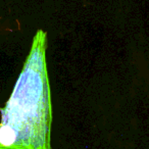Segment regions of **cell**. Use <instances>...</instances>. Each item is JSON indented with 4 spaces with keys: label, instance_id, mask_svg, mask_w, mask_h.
Instances as JSON below:
<instances>
[{
    "label": "cell",
    "instance_id": "1",
    "mask_svg": "<svg viewBox=\"0 0 149 149\" xmlns=\"http://www.w3.org/2000/svg\"><path fill=\"white\" fill-rule=\"evenodd\" d=\"M46 42V32L39 30L13 93L1 109L0 149H51Z\"/></svg>",
    "mask_w": 149,
    "mask_h": 149
}]
</instances>
